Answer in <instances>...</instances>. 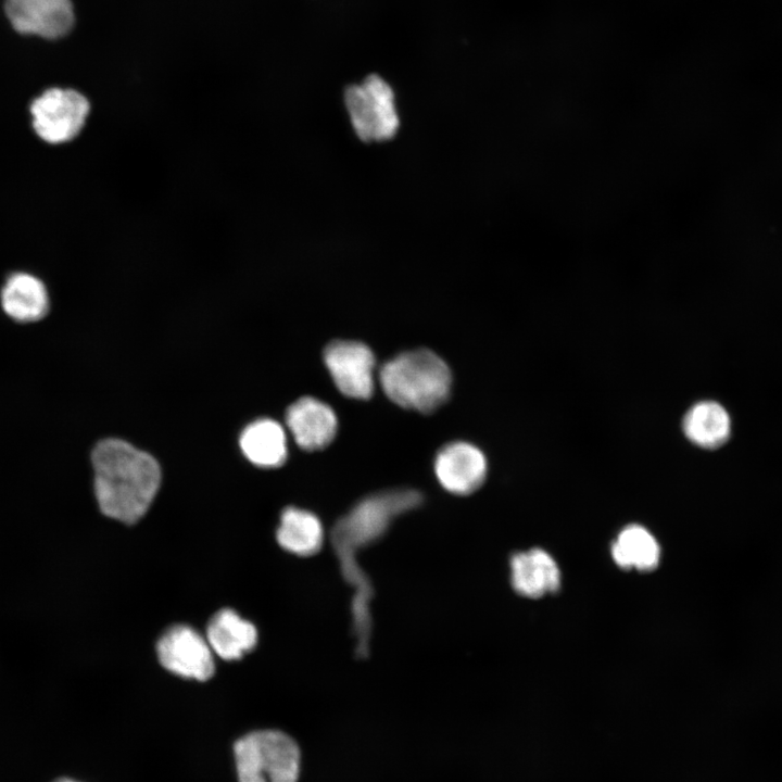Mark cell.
Masks as SVG:
<instances>
[{"mask_svg": "<svg viewBox=\"0 0 782 782\" xmlns=\"http://www.w3.org/2000/svg\"><path fill=\"white\" fill-rule=\"evenodd\" d=\"M29 112L37 136L50 144H62L81 133L90 102L75 89L50 88L33 100Z\"/></svg>", "mask_w": 782, "mask_h": 782, "instance_id": "obj_6", "label": "cell"}, {"mask_svg": "<svg viewBox=\"0 0 782 782\" xmlns=\"http://www.w3.org/2000/svg\"><path fill=\"white\" fill-rule=\"evenodd\" d=\"M379 381L392 402L427 414L447 400L452 376L441 357L420 349L401 353L386 362L380 368Z\"/></svg>", "mask_w": 782, "mask_h": 782, "instance_id": "obj_3", "label": "cell"}, {"mask_svg": "<svg viewBox=\"0 0 782 782\" xmlns=\"http://www.w3.org/2000/svg\"><path fill=\"white\" fill-rule=\"evenodd\" d=\"M91 461L101 512L128 525L138 521L160 488L157 462L119 439L100 441L92 451Z\"/></svg>", "mask_w": 782, "mask_h": 782, "instance_id": "obj_2", "label": "cell"}, {"mask_svg": "<svg viewBox=\"0 0 782 782\" xmlns=\"http://www.w3.org/2000/svg\"><path fill=\"white\" fill-rule=\"evenodd\" d=\"M5 13L20 33L54 39L74 24L71 0H5Z\"/></svg>", "mask_w": 782, "mask_h": 782, "instance_id": "obj_9", "label": "cell"}, {"mask_svg": "<svg viewBox=\"0 0 782 782\" xmlns=\"http://www.w3.org/2000/svg\"><path fill=\"white\" fill-rule=\"evenodd\" d=\"M512 584L522 596L537 598L558 590L560 571L554 558L542 548L513 555Z\"/></svg>", "mask_w": 782, "mask_h": 782, "instance_id": "obj_12", "label": "cell"}, {"mask_svg": "<svg viewBox=\"0 0 782 782\" xmlns=\"http://www.w3.org/2000/svg\"><path fill=\"white\" fill-rule=\"evenodd\" d=\"M421 501V494L411 489L375 493L358 502L332 529V544L340 559L342 573L354 590L353 629L360 651L368 649L371 633L368 603L373 591L355 555L364 546L380 539L395 517L417 507Z\"/></svg>", "mask_w": 782, "mask_h": 782, "instance_id": "obj_1", "label": "cell"}, {"mask_svg": "<svg viewBox=\"0 0 782 782\" xmlns=\"http://www.w3.org/2000/svg\"><path fill=\"white\" fill-rule=\"evenodd\" d=\"M488 464L483 453L467 442L443 446L436 456L434 471L441 485L451 493L467 495L484 482Z\"/></svg>", "mask_w": 782, "mask_h": 782, "instance_id": "obj_10", "label": "cell"}, {"mask_svg": "<svg viewBox=\"0 0 782 782\" xmlns=\"http://www.w3.org/2000/svg\"><path fill=\"white\" fill-rule=\"evenodd\" d=\"M239 443L245 457L260 467H278L287 458L285 430L269 418L250 424L242 431Z\"/></svg>", "mask_w": 782, "mask_h": 782, "instance_id": "obj_15", "label": "cell"}, {"mask_svg": "<svg viewBox=\"0 0 782 782\" xmlns=\"http://www.w3.org/2000/svg\"><path fill=\"white\" fill-rule=\"evenodd\" d=\"M206 639L212 651L220 658L235 660L253 649L257 631L254 625L241 618L235 610L224 608L211 618Z\"/></svg>", "mask_w": 782, "mask_h": 782, "instance_id": "obj_14", "label": "cell"}, {"mask_svg": "<svg viewBox=\"0 0 782 782\" xmlns=\"http://www.w3.org/2000/svg\"><path fill=\"white\" fill-rule=\"evenodd\" d=\"M323 355L325 365L342 394L360 400L373 395L376 360L366 344L336 340L325 348Z\"/></svg>", "mask_w": 782, "mask_h": 782, "instance_id": "obj_7", "label": "cell"}, {"mask_svg": "<svg viewBox=\"0 0 782 782\" xmlns=\"http://www.w3.org/2000/svg\"><path fill=\"white\" fill-rule=\"evenodd\" d=\"M53 782H78V781L70 779V778H60Z\"/></svg>", "mask_w": 782, "mask_h": 782, "instance_id": "obj_19", "label": "cell"}, {"mask_svg": "<svg viewBox=\"0 0 782 782\" xmlns=\"http://www.w3.org/2000/svg\"><path fill=\"white\" fill-rule=\"evenodd\" d=\"M344 103L352 127L363 141H384L398 131L400 118L391 86L378 75L346 88Z\"/></svg>", "mask_w": 782, "mask_h": 782, "instance_id": "obj_5", "label": "cell"}, {"mask_svg": "<svg viewBox=\"0 0 782 782\" xmlns=\"http://www.w3.org/2000/svg\"><path fill=\"white\" fill-rule=\"evenodd\" d=\"M0 300L4 313L20 323L42 319L50 304L45 283L38 277L24 272L13 273L7 278Z\"/></svg>", "mask_w": 782, "mask_h": 782, "instance_id": "obj_13", "label": "cell"}, {"mask_svg": "<svg viewBox=\"0 0 782 782\" xmlns=\"http://www.w3.org/2000/svg\"><path fill=\"white\" fill-rule=\"evenodd\" d=\"M682 428L692 443L704 449H716L729 439L731 420L719 403L702 401L686 412Z\"/></svg>", "mask_w": 782, "mask_h": 782, "instance_id": "obj_16", "label": "cell"}, {"mask_svg": "<svg viewBox=\"0 0 782 782\" xmlns=\"http://www.w3.org/2000/svg\"><path fill=\"white\" fill-rule=\"evenodd\" d=\"M615 563L623 569L648 571L660 559V547L654 535L640 525L623 528L611 545Z\"/></svg>", "mask_w": 782, "mask_h": 782, "instance_id": "obj_18", "label": "cell"}, {"mask_svg": "<svg viewBox=\"0 0 782 782\" xmlns=\"http://www.w3.org/2000/svg\"><path fill=\"white\" fill-rule=\"evenodd\" d=\"M156 651L162 666L177 676L205 681L214 673L210 644L189 626L167 629L160 638Z\"/></svg>", "mask_w": 782, "mask_h": 782, "instance_id": "obj_8", "label": "cell"}, {"mask_svg": "<svg viewBox=\"0 0 782 782\" xmlns=\"http://www.w3.org/2000/svg\"><path fill=\"white\" fill-rule=\"evenodd\" d=\"M286 422L300 447L315 451L327 446L337 433L333 409L320 400L304 396L290 405Z\"/></svg>", "mask_w": 782, "mask_h": 782, "instance_id": "obj_11", "label": "cell"}, {"mask_svg": "<svg viewBox=\"0 0 782 782\" xmlns=\"http://www.w3.org/2000/svg\"><path fill=\"white\" fill-rule=\"evenodd\" d=\"M276 538L286 551L299 556H311L321 547L324 530L313 513L288 507L280 516Z\"/></svg>", "mask_w": 782, "mask_h": 782, "instance_id": "obj_17", "label": "cell"}, {"mask_svg": "<svg viewBox=\"0 0 782 782\" xmlns=\"http://www.w3.org/2000/svg\"><path fill=\"white\" fill-rule=\"evenodd\" d=\"M239 782H297L301 754L292 737L278 730L250 732L234 745Z\"/></svg>", "mask_w": 782, "mask_h": 782, "instance_id": "obj_4", "label": "cell"}]
</instances>
